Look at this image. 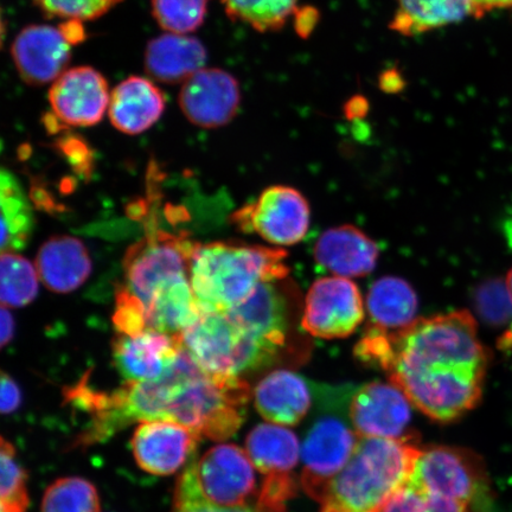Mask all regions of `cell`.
<instances>
[{
  "label": "cell",
  "mask_w": 512,
  "mask_h": 512,
  "mask_svg": "<svg viewBox=\"0 0 512 512\" xmlns=\"http://www.w3.org/2000/svg\"><path fill=\"white\" fill-rule=\"evenodd\" d=\"M387 345L379 368L428 418L457 420L482 399L490 356L469 311L416 319Z\"/></svg>",
  "instance_id": "cell-1"
},
{
  "label": "cell",
  "mask_w": 512,
  "mask_h": 512,
  "mask_svg": "<svg viewBox=\"0 0 512 512\" xmlns=\"http://www.w3.org/2000/svg\"><path fill=\"white\" fill-rule=\"evenodd\" d=\"M283 248L211 242L195 246L189 279L202 313L224 312L240 305L260 285L285 280Z\"/></svg>",
  "instance_id": "cell-2"
},
{
  "label": "cell",
  "mask_w": 512,
  "mask_h": 512,
  "mask_svg": "<svg viewBox=\"0 0 512 512\" xmlns=\"http://www.w3.org/2000/svg\"><path fill=\"white\" fill-rule=\"evenodd\" d=\"M420 453L412 440L360 438L332 480L322 512H379L411 478Z\"/></svg>",
  "instance_id": "cell-3"
},
{
  "label": "cell",
  "mask_w": 512,
  "mask_h": 512,
  "mask_svg": "<svg viewBox=\"0 0 512 512\" xmlns=\"http://www.w3.org/2000/svg\"><path fill=\"white\" fill-rule=\"evenodd\" d=\"M183 349L209 374L241 377L267 367L283 348L254 334L224 312L202 313L181 334Z\"/></svg>",
  "instance_id": "cell-4"
},
{
  "label": "cell",
  "mask_w": 512,
  "mask_h": 512,
  "mask_svg": "<svg viewBox=\"0 0 512 512\" xmlns=\"http://www.w3.org/2000/svg\"><path fill=\"white\" fill-rule=\"evenodd\" d=\"M144 238L128 249L124 259L125 281L121 287L145 307L160 292L189 278L196 243L158 229L155 224Z\"/></svg>",
  "instance_id": "cell-5"
},
{
  "label": "cell",
  "mask_w": 512,
  "mask_h": 512,
  "mask_svg": "<svg viewBox=\"0 0 512 512\" xmlns=\"http://www.w3.org/2000/svg\"><path fill=\"white\" fill-rule=\"evenodd\" d=\"M235 226L246 234H256L273 246L290 247L305 239L310 229L309 202L297 189L274 185L253 203L232 216Z\"/></svg>",
  "instance_id": "cell-6"
},
{
  "label": "cell",
  "mask_w": 512,
  "mask_h": 512,
  "mask_svg": "<svg viewBox=\"0 0 512 512\" xmlns=\"http://www.w3.org/2000/svg\"><path fill=\"white\" fill-rule=\"evenodd\" d=\"M483 459L467 448L433 446L421 450L408 482L428 494L469 505L486 486Z\"/></svg>",
  "instance_id": "cell-7"
},
{
  "label": "cell",
  "mask_w": 512,
  "mask_h": 512,
  "mask_svg": "<svg viewBox=\"0 0 512 512\" xmlns=\"http://www.w3.org/2000/svg\"><path fill=\"white\" fill-rule=\"evenodd\" d=\"M360 438L337 415H323L313 422L302 448V485L307 495L324 502L332 480L348 464Z\"/></svg>",
  "instance_id": "cell-8"
},
{
  "label": "cell",
  "mask_w": 512,
  "mask_h": 512,
  "mask_svg": "<svg viewBox=\"0 0 512 512\" xmlns=\"http://www.w3.org/2000/svg\"><path fill=\"white\" fill-rule=\"evenodd\" d=\"M366 315L360 288L351 279L320 278L306 294L302 328L323 339L345 338L354 334Z\"/></svg>",
  "instance_id": "cell-9"
},
{
  "label": "cell",
  "mask_w": 512,
  "mask_h": 512,
  "mask_svg": "<svg viewBox=\"0 0 512 512\" xmlns=\"http://www.w3.org/2000/svg\"><path fill=\"white\" fill-rule=\"evenodd\" d=\"M248 453L233 444L210 448L194 462L195 477L202 496L219 508L251 504L256 494L255 473Z\"/></svg>",
  "instance_id": "cell-10"
},
{
  "label": "cell",
  "mask_w": 512,
  "mask_h": 512,
  "mask_svg": "<svg viewBox=\"0 0 512 512\" xmlns=\"http://www.w3.org/2000/svg\"><path fill=\"white\" fill-rule=\"evenodd\" d=\"M350 422L362 438L413 440L412 402L392 382H371L352 396Z\"/></svg>",
  "instance_id": "cell-11"
},
{
  "label": "cell",
  "mask_w": 512,
  "mask_h": 512,
  "mask_svg": "<svg viewBox=\"0 0 512 512\" xmlns=\"http://www.w3.org/2000/svg\"><path fill=\"white\" fill-rule=\"evenodd\" d=\"M111 93L104 75L92 67L67 69L49 91L51 110L62 125L89 127L99 124Z\"/></svg>",
  "instance_id": "cell-12"
},
{
  "label": "cell",
  "mask_w": 512,
  "mask_h": 512,
  "mask_svg": "<svg viewBox=\"0 0 512 512\" xmlns=\"http://www.w3.org/2000/svg\"><path fill=\"white\" fill-rule=\"evenodd\" d=\"M178 102L191 124L203 128L222 127L238 114L239 82L226 70L202 68L183 82Z\"/></svg>",
  "instance_id": "cell-13"
},
{
  "label": "cell",
  "mask_w": 512,
  "mask_h": 512,
  "mask_svg": "<svg viewBox=\"0 0 512 512\" xmlns=\"http://www.w3.org/2000/svg\"><path fill=\"white\" fill-rule=\"evenodd\" d=\"M201 437L177 422H140L131 441L134 459L150 475L169 476L194 458Z\"/></svg>",
  "instance_id": "cell-14"
},
{
  "label": "cell",
  "mask_w": 512,
  "mask_h": 512,
  "mask_svg": "<svg viewBox=\"0 0 512 512\" xmlns=\"http://www.w3.org/2000/svg\"><path fill=\"white\" fill-rule=\"evenodd\" d=\"M70 44L60 28L35 24L24 28L11 47L12 60L21 79L30 86H44L66 72Z\"/></svg>",
  "instance_id": "cell-15"
},
{
  "label": "cell",
  "mask_w": 512,
  "mask_h": 512,
  "mask_svg": "<svg viewBox=\"0 0 512 512\" xmlns=\"http://www.w3.org/2000/svg\"><path fill=\"white\" fill-rule=\"evenodd\" d=\"M183 349L181 335L147 330L137 336L119 335L113 342L114 366L126 382L157 380Z\"/></svg>",
  "instance_id": "cell-16"
},
{
  "label": "cell",
  "mask_w": 512,
  "mask_h": 512,
  "mask_svg": "<svg viewBox=\"0 0 512 512\" xmlns=\"http://www.w3.org/2000/svg\"><path fill=\"white\" fill-rule=\"evenodd\" d=\"M313 256L320 267L336 277L363 278L375 270L380 249L361 229L341 226L319 236Z\"/></svg>",
  "instance_id": "cell-17"
},
{
  "label": "cell",
  "mask_w": 512,
  "mask_h": 512,
  "mask_svg": "<svg viewBox=\"0 0 512 512\" xmlns=\"http://www.w3.org/2000/svg\"><path fill=\"white\" fill-rule=\"evenodd\" d=\"M164 110L162 89L149 79L130 76L113 89L108 117L121 133L137 136L155 125Z\"/></svg>",
  "instance_id": "cell-18"
},
{
  "label": "cell",
  "mask_w": 512,
  "mask_h": 512,
  "mask_svg": "<svg viewBox=\"0 0 512 512\" xmlns=\"http://www.w3.org/2000/svg\"><path fill=\"white\" fill-rule=\"evenodd\" d=\"M254 401L258 412L272 424L296 426L309 413L312 395L302 376L279 369L258 383Z\"/></svg>",
  "instance_id": "cell-19"
},
{
  "label": "cell",
  "mask_w": 512,
  "mask_h": 512,
  "mask_svg": "<svg viewBox=\"0 0 512 512\" xmlns=\"http://www.w3.org/2000/svg\"><path fill=\"white\" fill-rule=\"evenodd\" d=\"M36 268L51 292L66 294L86 283L92 273V260L79 239L55 236L38 251Z\"/></svg>",
  "instance_id": "cell-20"
},
{
  "label": "cell",
  "mask_w": 512,
  "mask_h": 512,
  "mask_svg": "<svg viewBox=\"0 0 512 512\" xmlns=\"http://www.w3.org/2000/svg\"><path fill=\"white\" fill-rule=\"evenodd\" d=\"M144 56L146 73L153 80L175 85L204 68L207 50L195 37L168 32L153 38Z\"/></svg>",
  "instance_id": "cell-21"
},
{
  "label": "cell",
  "mask_w": 512,
  "mask_h": 512,
  "mask_svg": "<svg viewBox=\"0 0 512 512\" xmlns=\"http://www.w3.org/2000/svg\"><path fill=\"white\" fill-rule=\"evenodd\" d=\"M396 10L389 28L413 37L464 21L479 18L473 0H395Z\"/></svg>",
  "instance_id": "cell-22"
},
{
  "label": "cell",
  "mask_w": 512,
  "mask_h": 512,
  "mask_svg": "<svg viewBox=\"0 0 512 512\" xmlns=\"http://www.w3.org/2000/svg\"><path fill=\"white\" fill-rule=\"evenodd\" d=\"M366 306L371 326L396 332L415 322L419 309L418 294L405 279L388 275L371 285Z\"/></svg>",
  "instance_id": "cell-23"
},
{
  "label": "cell",
  "mask_w": 512,
  "mask_h": 512,
  "mask_svg": "<svg viewBox=\"0 0 512 512\" xmlns=\"http://www.w3.org/2000/svg\"><path fill=\"white\" fill-rule=\"evenodd\" d=\"M246 450L262 475H292L300 454L296 434L275 424H261L249 432Z\"/></svg>",
  "instance_id": "cell-24"
},
{
  "label": "cell",
  "mask_w": 512,
  "mask_h": 512,
  "mask_svg": "<svg viewBox=\"0 0 512 512\" xmlns=\"http://www.w3.org/2000/svg\"><path fill=\"white\" fill-rule=\"evenodd\" d=\"M0 203H2V246L3 252H17L27 245L32 229L29 200L11 172L3 170L0 176Z\"/></svg>",
  "instance_id": "cell-25"
},
{
  "label": "cell",
  "mask_w": 512,
  "mask_h": 512,
  "mask_svg": "<svg viewBox=\"0 0 512 512\" xmlns=\"http://www.w3.org/2000/svg\"><path fill=\"white\" fill-rule=\"evenodd\" d=\"M227 16L259 32L283 29L298 10V0H220Z\"/></svg>",
  "instance_id": "cell-26"
},
{
  "label": "cell",
  "mask_w": 512,
  "mask_h": 512,
  "mask_svg": "<svg viewBox=\"0 0 512 512\" xmlns=\"http://www.w3.org/2000/svg\"><path fill=\"white\" fill-rule=\"evenodd\" d=\"M37 268L22 255L3 252L0 261V299L3 306L19 309L32 302L38 294Z\"/></svg>",
  "instance_id": "cell-27"
},
{
  "label": "cell",
  "mask_w": 512,
  "mask_h": 512,
  "mask_svg": "<svg viewBox=\"0 0 512 512\" xmlns=\"http://www.w3.org/2000/svg\"><path fill=\"white\" fill-rule=\"evenodd\" d=\"M42 512H100L98 491L86 479L61 478L44 494Z\"/></svg>",
  "instance_id": "cell-28"
},
{
  "label": "cell",
  "mask_w": 512,
  "mask_h": 512,
  "mask_svg": "<svg viewBox=\"0 0 512 512\" xmlns=\"http://www.w3.org/2000/svg\"><path fill=\"white\" fill-rule=\"evenodd\" d=\"M195 458H192L177 480L172 512H285V505L256 498L253 504L240 508H219L204 499L195 477Z\"/></svg>",
  "instance_id": "cell-29"
},
{
  "label": "cell",
  "mask_w": 512,
  "mask_h": 512,
  "mask_svg": "<svg viewBox=\"0 0 512 512\" xmlns=\"http://www.w3.org/2000/svg\"><path fill=\"white\" fill-rule=\"evenodd\" d=\"M152 16L170 34L188 35L206 19L208 0H152Z\"/></svg>",
  "instance_id": "cell-30"
},
{
  "label": "cell",
  "mask_w": 512,
  "mask_h": 512,
  "mask_svg": "<svg viewBox=\"0 0 512 512\" xmlns=\"http://www.w3.org/2000/svg\"><path fill=\"white\" fill-rule=\"evenodd\" d=\"M0 512H25L29 508L27 473L16 460V451L8 440L2 437L0 444Z\"/></svg>",
  "instance_id": "cell-31"
},
{
  "label": "cell",
  "mask_w": 512,
  "mask_h": 512,
  "mask_svg": "<svg viewBox=\"0 0 512 512\" xmlns=\"http://www.w3.org/2000/svg\"><path fill=\"white\" fill-rule=\"evenodd\" d=\"M469 505L428 494L407 482L384 503L379 512H467Z\"/></svg>",
  "instance_id": "cell-32"
},
{
  "label": "cell",
  "mask_w": 512,
  "mask_h": 512,
  "mask_svg": "<svg viewBox=\"0 0 512 512\" xmlns=\"http://www.w3.org/2000/svg\"><path fill=\"white\" fill-rule=\"evenodd\" d=\"M475 306L480 319L491 326H503L512 320V297L501 279L485 281L477 288Z\"/></svg>",
  "instance_id": "cell-33"
},
{
  "label": "cell",
  "mask_w": 512,
  "mask_h": 512,
  "mask_svg": "<svg viewBox=\"0 0 512 512\" xmlns=\"http://www.w3.org/2000/svg\"><path fill=\"white\" fill-rule=\"evenodd\" d=\"M121 2L123 0H34L37 8L47 17L78 22L98 19Z\"/></svg>",
  "instance_id": "cell-34"
},
{
  "label": "cell",
  "mask_w": 512,
  "mask_h": 512,
  "mask_svg": "<svg viewBox=\"0 0 512 512\" xmlns=\"http://www.w3.org/2000/svg\"><path fill=\"white\" fill-rule=\"evenodd\" d=\"M113 324L119 335L137 336L149 330L144 305L121 286L115 294Z\"/></svg>",
  "instance_id": "cell-35"
},
{
  "label": "cell",
  "mask_w": 512,
  "mask_h": 512,
  "mask_svg": "<svg viewBox=\"0 0 512 512\" xmlns=\"http://www.w3.org/2000/svg\"><path fill=\"white\" fill-rule=\"evenodd\" d=\"M22 394L17 383L8 374L2 373V408L3 414L14 413L21 406Z\"/></svg>",
  "instance_id": "cell-36"
},
{
  "label": "cell",
  "mask_w": 512,
  "mask_h": 512,
  "mask_svg": "<svg viewBox=\"0 0 512 512\" xmlns=\"http://www.w3.org/2000/svg\"><path fill=\"white\" fill-rule=\"evenodd\" d=\"M0 323H2L0 324V330H2L0 341H2V347H5L15 336V319L11 312L6 309V306H3L2 311H0Z\"/></svg>",
  "instance_id": "cell-37"
},
{
  "label": "cell",
  "mask_w": 512,
  "mask_h": 512,
  "mask_svg": "<svg viewBox=\"0 0 512 512\" xmlns=\"http://www.w3.org/2000/svg\"><path fill=\"white\" fill-rule=\"evenodd\" d=\"M60 29L70 44L79 43L85 38V30H83L81 22L66 21Z\"/></svg>",
  "instance_id": "cell-38"
},
{
  "label": "cell",
  "mask_w": 512,
  "mask_h": 512,
  "mask_svg": "<svg viewBox=\"0 0 512 512\" xmlns=\"http://www.w3.org/2000/svg\"><path fill=\"white\" fill-rule=\"evenodd\" d=\"M473 2H475L479 18L492 10L512 8V0H473Z\"/></svg>",
  "instance_id": "cell-39"
},
{
  "label": "cell",
  "mask_w": 512,
  "mask_h": 512,
  "mask_svg": "<svg viewBox=\"0 0 512 512\" xmlns=\"http://www.w3.org/2000/svg\"><path fill=\"white\" fill-rule=\"evenodd\" d=\"M505 283H507V286L509 288V292L511 294V297H512V268L508 274V277H507V281H505Z\"/></svg>",
  "instance_id": "cell-40"
}]
</instances>
